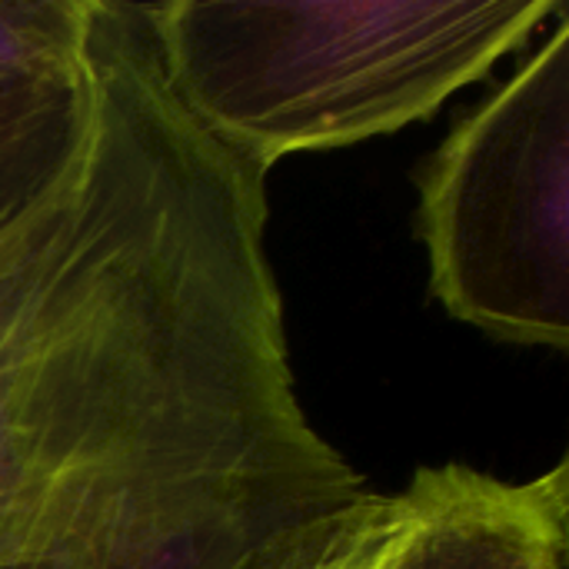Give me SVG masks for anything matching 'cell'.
<instances>
[{
  "instance_id": "cell-2",
  "label": "cell",
  "mask_w": 569,
  "mask_h": 569,
  "mask_svg": "<svg viewBox=\"0 0 569 569\" xmlns=\"http://www.w3.org/2000/svg\"><path fill=\"white\" fill-rule=\"evenodd\" d=\"M180 107L270 173L433 117L523 50L567 0L143 3Z\"/></svg>"
},
{
  "instance_id": "cell-4",
  "label": "cell",
  "mask_w": 569,
  "mask_h": 569,
  "mask_svg": "<svg viewBox=\"0 0 569 569\" xmlns=\"http://www.w3.org/2000/svg\"><path fill=\"white\" fill-rule=\"evenodd\" d=\"M83 133L77 70H0V230L70 163Z\"/></svg>"
},
{
  "instance_id": "cell-7",
  "label": "cell",
  "mask_w": 569,
  "mask_h": 569,
  "mask_svg": "<svg viewBox=\"0 0 569 569\" xmlns=\"http://www.w3.org/2000/svg\"><path fill=\"white\" fill-rule=\"evenodd\" d=\"M0 569H43V567H27V563H0Z\"/></svg>"
},
{
  "instance_id": "cell-5",
  "label": "cell",
  "mask_w": 569,
  "mask_h": 569,
  "mask_svg": "<svg viewBox=\"0 0 569 569\" xmlns=\"http://www.w3.org/2000/svg\"><path fill=\"white\" fill-rule=\"evenodd\" d=\"M403 530L400 493H363L320 523L293 553L270 569H387Z\"/></svg>"
},
{
  "instance_id": "cell-3",
  "label": "cell",
  "mask_w": 569,
  "mask_h": 569,
  "mask_svg": "<svg viewBox=\"0 0 569 569\" xmlns=\"http://www.w3.org/2000/svg\"><path fill=\"white\" fill-rule=\"evenodd\" d=\"M440 307L487 337L569 347V13L417 173Z\"/></svg>"
},
{
  "instance_id": "cell-6",
  "label": "cell",
  "mask_w": 569,
  "mask_h": 569,
  "mask_svg": "<svg viewBox=\"0 0 569 569\" xmlns=\"http://www.w3.org/2000/svg\"><path fill=\"white\" fill-rule=\"evenodd\" d=\"M83 0H0V70H77Z\"/></svg>"
},
{
  "instance_id": "cell-1",
  "label": "cell",
  "mask_w": 569,
  "mask_h": 569,
  "mask_svg": "<svg viewBox=\"0 0 569 569\" xmlns=\"http://www.w3.org/2000/svg\"><path fill=\"white\" fill-rule=\"evenodd\" d=\"M80 83L0 230V563L270 569L367 490L293 383L267 173L180 107L143 3L83 0Z\"/></svg>"
}]
</instances>
